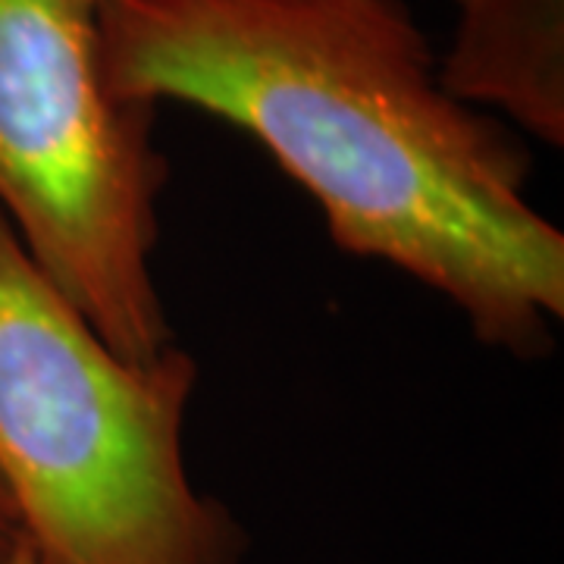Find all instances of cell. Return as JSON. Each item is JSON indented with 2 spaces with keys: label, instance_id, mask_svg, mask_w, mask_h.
<instances>
[{
  "label": "cell",
  "instance_id": "1",
  "mask_svg": "<svg viewBox=\"0 0 564 564\" xmlns=\"http://www.w3.org/2000/svg\"><path fill=\"white\" fill-rule=\"evenodd\" d=\"M113 98L248 132L345 254L458 307L533 358L564 317V236L527 198L521 139L458 101L399 0H104Z\"/></svg>",
  "mask_w": 564,
  "mask_h": 564
},
{
  "label": "cell",
  "instance_id": "2",
  "mask_svg": "<svg viewBox=\"0 0 564 564\" xmlns=\"http://www.w3.org/2000/svg\"><path fill=\"white\" fill-rule=\"evenodd\" d=\"M198 361L113 351L0 214V486L51 564H245L185 462Z\"/></svg>",
  "mask_w": 564,
  "mask_h": 564
},
{
  "label": "cell",
  "instance_id": "3",
  "mask_svg": "<svg viewBox=\"0 0 564 564\" xmlns=\"http://www.w3.org/2000/svg\"><path fill=\"white\" fill-rule=\"evenodd\" d=\"M104 0H0V214L113 351L173 345L154 280L158 107L113 98Z\"/></svg>",
  "mask_w": 564,
  "mask_h": 564
},
{
  "label": "cell",
  "instance_id": "4",
  "mask_svg": "<svg viewBox=\"0 0 564 564\" xmlns=\"http://www.w3.org/2000/svg\"><path fill=\"white\" fill-rule=\"evenodd\" d=\"M443 85L470 107L502 110L518 129L564 144V0H467Z\"/></svg>",
  "mask_w": 564,
  "mask_h": 564
},
{
  "label": "cell",
  "instance_id": "5",
  "mask_svg": "<svg viewBox=\"0 0 564 564\" xmlns=\"http://www.w3.org/2000/svg\"><path fill=\"white\" fill-rule=\"evenodd\" d=\"M22 540V527L20 518H17V511H13V502H10V496L3 492V486H0V562L20 545Z\"/></svg>",
  "mask_w": 564,
  "mask_h": 564
},
{
  "label": "cell",
  "instance_id": "6",
  "mask_svg": "<svg viewBox=\"0 0 564 564\" xmlns=\"http://www.w3.org/2000/svg\"><path fill=\"white\" fill-rule=\"evenodd\" d=\"M0 564H51V562H47V558L41 555L39 549H35V545H32L29 540H25V536H22L20 545H17V549H13V552H10V555H7V558H3Z\"/></svg>",
  "mask_w": 564,
  "mask_h": 564
},
{
  "label": "cell",
  "instance_id": "7",
  "mask_svg": "<svg viewBox=\"0 0 564 564\" xmlns=\"http://www.w3.org/2000/svg\"><path fill=\"white\" fill-rule=\"evenodd\" d=\"M455 3H458V7H464V3H467V0H455Z\"/></svg>",
  "mask_w": 564,
  "mask_h": 564
}]
</instances>
